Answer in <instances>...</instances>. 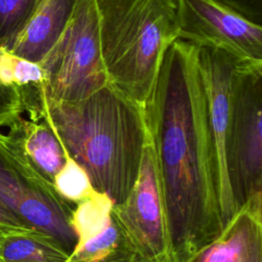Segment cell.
Here are the masks:
<instances>
[{"mask_svg": "<svg viewBox=\"0 0 262 262\" xmlns=\"http://www.w3.org/2000/svg\"><path fill=\"white\" fill-rule=\"evenodd\" d=\"M27 228L16 217H14L8 210L0 204V233L28 231Z\"/></svg>", "mask_w": 262, "mask_h": 262, "instance_id": "obj_20", "label": "cell"}, {"mask_svg": "<svg viewBox=\"0 0 262 262\" xmlns=\"http://www.w3.org/2000/svg\"><path fill=\"white\" fill-rule=\"evenodd\" d=\"M186 262H262V199L248 202Z\"/></svg>", "mask_w": 262, "mask_h": 262, "instance_id": "obj_12", "label": "cell"}, {"mask_svg": "<svg viewBox=\"0 0 262 262\" xmlns=\"http://www.w3.org/2000/svg\"><path fill=\"white\" fill-rule=\"evenodd\" d=\"M114 214L132 251L146 262H171L164 201L155 151L147 133L137 180Z\"/></svg>", "mask_w": 262, "mask_h": 262, "instance_id": "obj_7", "label": "cell"}, {"mask_svg": "<svg viewBox=\"0 0 262 262\" xmlns=\"http://www.w3.org/2000/svg\"><path fill=\"white\" fill-rule=\"evenodd\" d=\"M113 207L114 203L106 195L96 191L76 205L72 223L78 244L68 262H102L134 254Z\"/></svg>", "mask_w": 262, "mask_h": 262, "instance_id": "obj_10", "label": "cell"}, {"mask_svg": "<svg viewBox=\"0 0 262 262\" xmlns=\"http://www.w3.org/2000/svg\"><path fill=\"white\" fill-rule=\"evenodd\" d=\"M70 255L39 231L0 233V262H68Z\"/></svg>", "mask_w": 262, "mask_h": 262, "instance_id": "obj_15", "label": "cell"}, {"mask_svg": "<svg viewBox=\"0 0 262 262\" xmlns=\"http://www.w3.org/2000/svg\"><path fill=\"white\" fill-rule=\"evenodd\" d=\"M198 46L168 48L143 115L165 206L171 262H186L223 229Z\"/></svg>", "mask_w": 262, "mask_h": 262, "instance_id": "obj_1", "label": "cell"}, {"mask_svg": "<svg viewBox=\"0 0 262 262\" xmlns=\"http://www.w3.org/2000/svg\"><path fill=\"white\" fill-rule=\"evenodd\" d=\"M178 39L221 50L241 62H262V26L217 0H176Z\"/></svg>", "mask_w": 262, "mask_h": 262, "instance_id": "obj_8", "label": "cell"}, {"mask_svg": "<svg viewBox=\"0 0 262 262\" xmlns=\"http://www.w3.org/2000/svg\"><path fill=\"white\" fill-rule=\"evenodd\" d=\"M0 204L27 228L56 241L71 256L78 244L73 227L76 205L63 199L0 146Z\"/></svg>", "mask_w": 262, "mask_h": 262, "instance_id": "obj_6", "label": "cell"}, {"mask_svg": "<svg viewBox=\"0 0 262 262\" xmlns=\"http://www.w3.org/2000/svg\"><path fill=\"white\" fill-rule=\"evenodd\" d=\"M40 67L43 92L55 101H78L108 84L94 0H77L69 25Z\"/></svg>", "mask_w": 262, "mask_h": 262, "instance_id": "obj_5", "label": "cell"}, {"mask_svg": "<svg viewBox=\"0 0 262 262\" xmlns=\"http://www.w3.org/2000/svg\"><path fill=\"white\" fill-rule=\"evenodd\" d=\"M23 114L25 108L18 90L0 80V127H8Z\"/></svg>", "mask_w": 262, "mask_h": 262, "instance_id": "obj_18", "label": "cell"}, {"mask_svg": "<svg viewBox=\"0 0 262 262\" xmlns=\"http://www.w3.org/2000/svg\"><path fill=\"white\" fill-rule=\"evenodd\" d=\"M54 187L67 201L77 205L94 191L85 171L69 156L54 179Z\"/></svg>", "mask_w": 262, "mask_h": 262, "instance_id": "obj_17", "label": "cell"}, {"mask_svg": "<svg viewBox=\"0 0 262 262\" xmlns=\"http://www.w3.org/2000/svg\"><path fill=\"white\" fill-rule=\"evenodd\" d=\"M108 83L141 107L178 39L176 0H94Z\"/></svg>", "mask_w": 262, "mask_h": 262, "instance_id": "obj_3", "label": "cell"}, {"mask_svg": "<svg viewBox=\"0 0 262 262\" xmlns=\"http://www.w3.org/2000/svg\"><path fill=\"white\" fill-rule=\"evenodd\" d=\"M247 19L262 26V0H217Z\"/></svg>", "mask_w": 262, "mask_h": 262, "instance_id": "obj_19", "label": "cell"}, {"mask_svg": "<svg viewBox=\"0 0 262 262\" xmlns=\"http://www.w3.org/2000/svg\"><path fill=\"white\" fill-rule=\"evenodd\" d=\"M42 116L93 190L114 205L125 202L137 180L147 136L143 107L108 83L71 102L43 92Z\"/></svg>", "mask_w": 262, "mask_h": 262, "instance_id": "obj_2", "label": "cell"}, {"mask_svg": "<svg viewBox=\"0 0 262 262\" xmlns=\"http://www.w3.org/2000/svg\"><path fill=\"white\" fill-rule=\"evenodd\" d=\"M42 0H0V48L10 51Z\"/></svg>", "mask_w": 262, "mask_h": 262, "instance_id": "obj_16", "label": "cell"}, {"mask_svg": "<svg viewBox=\"0 0 262 262\" xmlns=\"http://www.w3.org/2000/svg\"><path fill=\"white\" fill-rule=\"evenodd\" d=\"M196 56L207 100L218 180L220 213L224 227L235 213L224 170V143L232 80L238 60L221 50L209 47H198Z\"/></svg>", "mask_w": 262, "mask_h": 262, "instance_id": "obj_9", "label": "cell"}, {"mask_svg": "<svg viewBox=\"0 0 262 262\" xmlns=\"http://www.w3.org/2000/svg\"><path fill=\"white\" fill-rule=\"evenodd\" d=\"M0 80L18 90L29 119L42 118L44 74L39 63L20 58L0 48Z\"/></svg>", "mask_w": 262, "mask_h": 262, "instance_id": "obj_14", "label": "cell"}, {"mask_svg": "<svg viewBox=\"0 0 262 262\" xmlns=\"http://www.w3.org/2000/svg\"><path fill=\"white\" fill-rule=\"evenodd\" d=\"M262 62L238 61L231 86L224 170L235 212L262 199Z\"/></svg>", "mask_w": 262, "mask_h": 262, "instance_id": "obj_4", "label": "cell"}, {"mask_svg": "<svg viewBox=\"0 0 262 262\" xmlns=\"http://www.w3.org/2000/svg\"><path fill=\"white\" fill-rule=\"evenodd\" d=\"M0 146L21 166L48 184L66 164L67 152L48 122L18 117L8 126V132H0Z\"/></svg>", "mask_w": 262, "mask_h": 262, "instance_id": "obj_11", "label": "cell"}, {"mask_svg": "<svg viewBox=\"0 0 262 262\" xmlns=\"http://www.w3.org/2000/svg\"><path fill=\"white\" fill-rule=\"evenodd\" d=\"M138 257L134 254H123L117 257H114L112 259L102 261V262H136Z\"/></svg>", "mask_w": 262, "mask_h": 262, "instance_id": "obj_21", "label": "cell"}, {"mask_svg": "<svg viewBox=\"0 0 262 262\" xmlns=\"http://www.w3.org/2000/svg\"><path fill=\"white\" fill-rule=\"evenodd\" d=\"M76 3L77 0H42L9 52L40 64L64 32Z\"/></svg>", "mask_w": 262, "mask_h": 262, "instance_id": "obj_13", "label": "cell"}, {"mask_svg": "<svg viewBox=\"0 0 262 262\" xmlns=\"http://www.w3.org/2000/svg\"><path fill=\"white\" fill-rule=\"evenodd\" d=\"M136 262H146V261H143V260H140V259H137Z\"/></svg>", "mask_w": 262, "mask_h": 262, "instance_id": "obj_22", "label": "cell"}]
</instances>
